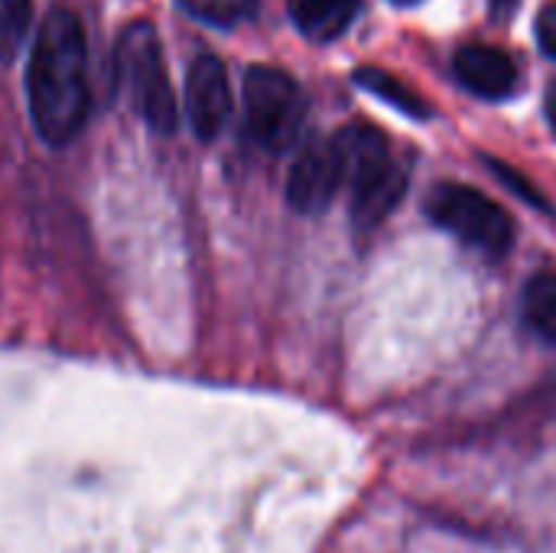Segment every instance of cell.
<instances>
[{
	"instance_id": "obj_2",
	"label": "cell",
	"mask_w": 556,
	"mask_h": 553,
	"mask_svg": "<svg viewBox=\"0 0 556 553\" xmlns=\"http://www.w3.org/2000/svg\"><path fill=\"white\" fill-rule=\"evenodd\" d=\"M117 68L143 121L156 134H173L179 121V108H176V91H173V81L163 62V46H160L153 23L137 20L121 33Z\"/></svg>"
},
{
	"instance_id": "obj_9",
	"label": "cell",
	"mask_w": 556,
	"mask_h": 553,
	"mask_svg": "<svg viewBox=\"0 0 556 553\" xmlns=\"http://www.w3.org/2000/svg\"><path fill=\"white\" fill-rule=\"evenodd\" d=\"M290 7V16L296 23V29L313 39V42H332L336 36H342L362 0H287Z\"/></svg>"
},
{
	"instance_id": "obj_12",
	"label": "cell",
	"mask_w": 556,
	"mask_h": 553,
	"mask_svg": "<svg viewBox=\"0 0 556 553\" xmlns=\"http://www.w3.org/2000/svg\"><path fill=\"white\" fill-rule=\"evenodd\" d=\"M525 323L556 349V274L544 271L525 287Z\"/></svg>"
},
{
	"instance_id": "obj_14",
	"label": "cell",
	"mask_w": 556,
	"mask_h": 553,
	"mask_svg": "<svg viewBox=\"0 0 556 553\" xmlns=\"http://www.w3.org/2000/svg\"><path fill=\"white\" fill-rule=\"evenodd\" d=\"M257 0H205V16L222 26H235L257 16Z\"/></svg>"
},
{
	"instance_id": "obj_11",
	"label": "cell",
	"mask_w": 556,
	"mask_h": 553,
	"mask_svg": "<svg viewBox=\"0 0 556 553\" xmlns=\"http://www.w3.org/2000/svg\"><path fill=\"white\" fill-rule=\"evenodd\" d=\"M355 81H358L365 91L378 95L381 101H388L391 108H397L401 114H410V117H417V121L430 117V104H427L410 85H404L401 78H394V75L384 72V68L362 65V68L355 72Z\"/></svg>"
},
{
	"instance_id": "obj_5",
	"label": "cell",
	"mask_w": 556,
	"mask_h": 553,
	"mask_svg": "<svg viewBox=\"0 0 556 553\" xmlns=\"http://www.w3.org/2000/svg\"><path fill=\"white\" fill-rule=\"evenodd\" d=\"M345 183V169L332 140H313L300 150L287 176V202L300 215H319Z\"/></svg>"
},
{
	"instance_id": "obj_15",
	"label": "cell",
	"mask_w": 556,
	"mask_h": 553,
	"mask_svg": "<svg viewBox=\"0 0 556 553\" xmlns=\"http://www.w3.org/2000/svg\"><path fill=\"white\" fill-rule=\"evenodd\" d=\"M538 42H541L544 55L556 59V3L541 7V16H538Z\"/></svg>"
},
{
	"instance_id": "obj_4",
	"label": "cell",
	"mask_w": 556,
	"mask_h": 553,
	"mask_svg": "<svg viewBox=\"0 0 556 553\" xmlns=\"http://www.w3.org/2000/svg\"><path fill=\"white\" fill-rule=\"evenodd\" d=\"M244 114L248 130L264 150H287L306 117V101L300 85L274 68V65H254L244 75Z\"/></svg>"
},
{
	"instance_id": "obj_8",
	"label": "cell",
	"mask_w": 556,
	"mask_h": 553,
	"mask_svg": "<svg viewBox=\"0 0 556 553\" xmlns=\"http://www.w3.org/2000/svg\"><path fill=\"white\" fill-rule=\"evenodd\" d=\"M453 72L479 98H505L518 85L515 59L508 52H502L495 46H482V42L463 46L453 59Z\"/></svg>"
},
{
	"instance_id": "obj_6",
	"label": "cell",
	"mask_w": 556,
	"mask_h": 553,
	"mask_svg": "<svg viewBox=\"0 0 556 553\" xmlns=\"http://www.w3.org/2000/svg\"><path fill=\"white\" fill-rule=\"evenodd\" d=\"M186 114L199 140H215L231 114V85L218 55H199L186 72Z\"/></svg>"
},
{
	"instance_id": "obj_16",
	"label": "cell",
	"mask_w": 556,
	"mask_h": 553,
	"mask_svg": "<svg viewBox=\"0 0 556 553\" xmlns=\"http://www.w3.org/2000/svg\"><path fill=\"white\" fill-rule=\"evenodd\" d=\"M547 121H551V127H554L556 134V81L551 85V91H547Z\"/></svg>"
},
{
	"instance_id": "obj_13",
	"label": "cell",
	"mask_w": 556,
	"mask_h": 553,
	"mask_svg": "<svg viewBox=\"0 0 556 553\" xmlns=\"http://www.w3.org/2000/svg\"><path fill=\"white\" fill-rule=\"evenodd\" d=\"M33 3L29 0H0V59L13 55L26 36Z\"/></svg>"
},
{
	"instance_id": "obj_3",
	"label": "cell",
	"mask_w": 556,
	"mask_h": 553,
	"mask_svg": "<svg viewBox=\"0 0 556 553\" xmlns=\"http://www.w3.org/2000/svg\"><path fill=\"white\" fill-rule=\"evenodd\" d=\"M427 215L440 228L456 235L463 244H469L482 254L502 257L515 244L511 215L495 199H489L485 192H479L472 186L440 183L427 199Z\"/></svg>"
},
{
	"instance_id": "obj_1",
	"label": "cell",
	"mask_w": 556,
	"mask_h": 553,
	"mask_svg": "<svg viewBox=\"0 0 556 553\" xmlns=\"http://www.w3.org/2000/svg\"><path fill=\"white\" fill-rule=\"evenodd\" d=\"M26 101L33 127L49 147L72 143L88 121V39L81 20L65 7L52 10L36 33L26 68Z\"/></svg>"
},
{
	"instance_id": "obj_7",
	"label": "cell",
	"mask_w": 556,
	"mask_h": 553,
	"mask_svg": "<svg viewBox=\"0 0 556 553\" xmlns=\"http://www.w3.org/2000/svg\"><path fill=\"white\" fill-rule=\"evenodd\" d=\"M332 143L339 150V160H342V169H345V179L352 189H362L397 166L391 160L388 137L371 124H349L332 137Z\"/></svg>"
},
{
	"instance_id": "obj_10",
	"label": "cell",
	"mask_w": 556,
	"mask_h": 553,
	"mask_svg": "<svg viewBox=\"0 0 556 553\" xmlns=\"http://www.w3.org/2000/svg\"><path fill=\"white\" fill-rule=\"evenodd\" d=\"M404 189H407V176L401 166H394L391 173H384L381 179L362 186V189H352V218L362 231L368 228H378L391 212L394 205L404 199Z\"/></svg>"
},
{
	"instance_id": "obj_17",
	"label": "cell",
	"mask_w": 556,
	"mask_h": 553,
	"mask_svg": "<svg viewBox=\"0 0 556 553\" xmlns=\"http://www.w3.org/2000/svg\"><path fill=\"white\" fill-rule=\"evenodd\" d=\"M394 3H417V0H394Z\"/></svg>"
}]
</instances>
